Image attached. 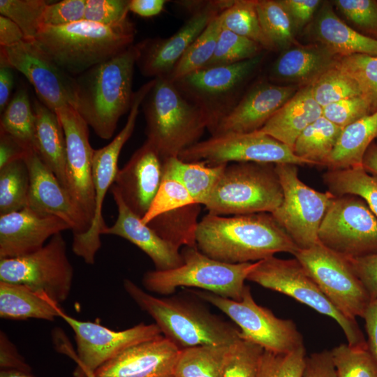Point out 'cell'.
<instances>
[{
	"mask_svg": "<svg viewBox=\"0 0 377 377\" xmlns=\"http://www.w3.org/2000/svg\"><path fill=\"white\" fill-rule=\"evenodd\" d=\"M196 246L211 258L228 264L258 262L277 253L299 250L270 213L224 216L207 214L199 221Z\"/></svg>",
	"mask_w": 377,
	"mask_h": 377,
	"instance_id": "cell-1",
	"label": "cell"
},
{
	"mask_svg": "<svg viewBox=\"0 0 377 377\" xmlns=\"http://www.w3.org/2000/svg\"><path fill=\"white\" fill-rule=\"evenodd\" d=\"M139 43L75 76V109L97 136L111 138L117 123L130 110Z\"/></svg>",
	"mask_w": 377,
	"mask_h": 377,
	"instance_id": "cell-2",
	"label": "cell"
},
{
	"mask_svg": "<svg viewBox=\"0 0 377 377\" xmlns=\"http://www.w3.org/2000/svg\"><path fill=\"white\" fill-rule=\"evenodd\" d=\"M135 32L128 17L110 25L83 20L61 27L43 25L34 40L62 69L77 76L133 45Z\"/></svg>",
	"mask_w": 377,
	"mask_h": 377,
	"instance_id": "cell-3",
	"label": "cell"
},
{
	"mask_svg": "<svg viewBox=\"0 0 377 377\" xmlns=\"http://www.w3.org/2000/svg\"><path fill=\"white\" fill-rule=\"evenodd\" d=\"M125 291L155 321L163 336L179 349L200 346H227L241 339L238 327L203 306L175 297L153 296L130 279Z\"/></svg>",
	"mask_w": 377,
	"mask_h": 377,
	"instance_id": "cell-4",
	"label": "cell"
},
{
	"mask_svg": "<svg viewBox=\"0 0 377 377\" xmlns=\"http://www.w3.org/2000/svg\"><path fill=\"white\" fill-rule=\"evenodd\" d=\"M142 105L146 141L163 161L179 157L198 142L208 128L202 110L186 98L168 76L154 78Z\"/></svg>",
	"mask_w": 377,
	"mask_h": 377,
	"instance_id": "cell-5",
	"label": "cell"
},
{
	"mask_svg": "<svg viewBox=\"0 0 377 377\" xmlns=\"http://www.w3.org/2000/svg\"><path fill=\"white\" fill-rule=\"evenodd\" d=\"M282 200L275 164L238 162L226 165L205 206L219 216L271 214Z\"/></svg>",
	"mask_w": 377,
	"mask_h": 377,
	"instance_id": "cell-6",
	"label": "cell"
},
{
	"mask_svg": "<svg viewBox=\"0 0 377 377\" xmlns=\"http://www.w3.org/2000/svg\"><path fill=\"white\" fill-rule=\"evenodd\" d=\"M181 254L184 263L179 267L145 272L142 279L145 289L168 295L179 287H193L240 301L246 287L244 281L256 264L222 263L205 255L197 246H184Z\"/></svg>",
	"mask_w": 377,
	"mask_h": 377,
	"instance_id": "cell-7",
	"label": "cell"
},
{
	"mask_svg": "<svg viewBox=\"0 0 377 377\" xmlns=\"http://www.w3.org/2000/svg\"><path fill=\"white\" fill-rule=\"evenodd\" d=\"M246 280L293 297L332 318L342 329L348 345L367 346L356 320L346 317L334 306L295 258L281 259L273 256L258 261Z\"/></svg>",
	"mask_w": 377,
	"mask_h": 377,
	"instance_id": "cell-8",
	"label": "cell"
},
{
	"mask_svg": "<svg viewBox=\"0 0 377 377\" xmlns=\"http://www.w3.org/2000/svg\"><path fill=\"white\" fill-rule=\"evenodd\" d=\"M150 80L134 92L126 123L120 132L107 145L94 149L92 179L95 195V209L91 226L84 233L73 234L72 249L89 265H93L101 246V236L107 226L103 217V206L105 195L114 184L118 172V160L121 151L135 129L140 105L151 89Z\"/></svg>",
	"mask_w": 377,
	"mask_h": 377,
	"instance_id": "cell-9",
	"label": "cell"
},
{
	"mask_svg": "<svg viewBox=\"0 0 377 377\" xmlns=\"http://www.w3.org/2000/svg\"><path fill=\"white\" fill-rule=\"evenodd\" d=\"M228 316L238 327L240 337L265 350L286 353L304 346L303 337L290 319L276 317L269 309L258 304L250 287L246 286L242 299L236 301L207 291H193Z\"/></svg>",
	"mask_w": 377,
	"mask_h": 377,
	"instance_id": "cell-10",
	"label": "cell"
},
{
	"mask_svg": "<svg viewBox=\"0 0 377 377\" xmlns=\"http://www.w3.org/2000/svg\"><path fill=\"white\" fill-rule=\"evenodd\" d=\"M297 166L275 164L283 200L271 214L298 249L303 250L319 242L320 226L336 196L328 191L320 192L304 184L299 178Z\"/></svg>",
	"mask_w": 377,
	"mask_h": 377,
	"instance_id": "cell-11",
	"label": "cell"
},
{
	"mask_svg": "<svg viewBox=\"0 0 377 377\" xmlns=\"http://www.w3.org/2000/svg\"><path fill=\"white\" fill-rule=\"evenodd\" d=\"M73 267L61 233L27 255L0 259V281L26 286L59 304L68 297Z\"/></svg>",
	"mask_w": 377,
	"mask_h": 377,
	"instance_id": "cell-12",
	"label": "cell"
},
{
	"mask_svg": "<svg viewBox=\"0 0 377 377\" xmlns=\"http://www.w3.org/2000/svg\"><path fill=\"white\" fill-rule=\"evenodd\" d=\"M262 61L261 54L233 64L202 68L173 82L186 98L202 110L211 133L240 100V89Z\"/></svg>",
	"mask_w": 377,
	"mask_h": 377,
	"instance_id": "cell-13",
	"label": "cell"
},
{
	"mask_svg": "<svg viewBox=\"0 0 377 377\" xmlns=\"http://www.w3.org/2000/svg\"><path fill=\"white\" fill-rule=\"evenodd\" d=\"M318 238L322 245L348 258L377 254V216L359 196H336Z\"/></svg>",
	"mask_w": 377,
	"mask_h": 377,
	"instance_id": "cell-14",
	"label": "cell"
},
{
	"mask_svg": "<svg viewBox=\"0 0 377 377\" xmlns=\"http://www.w3.org/2000/svg\"><path fill=\"white\" fill-rule=\"evenodd\" d=\"M178 158L209 165L256 162L313 166L297 157L290 147L260 130L211 135L185 149Z\"/></svg>",
	"mask_w": 377,
	"mask_h": 377,
	"instance_id": "cell-15",
	"label": "cell"
},
{
	"mask_svg": "<svg viewBox=\"0 0 377 377\" xmlns=\"http://www.w3.org/2000/svg\"><path fill=\"white\" fill-rule=\"evenodd\" d=\"M294 256L339 311L350 319L363 318L371 299L347 258L320 242Z\"/></svg>",
	"mask_w": 377,
	"mask_h": 377,
	"instance_id": "cell-16",
	"label": "cell"
},
{
	"mask_svg": "<svg viewBox=\"0 0 377 377\" xmlns=\"http://www.w3.org/2000/svg\"><path fill=\"white\" fill-rule=\"evenodd\" d=\"M60 318L68 325L75 335L77 353L71 356L77 364L74 377H88L125 349L163 336L155 323H141L124 330L115 331L98 323L77 320L63 311Z\"/></svg>",
	"mask_w": 377,
	"mask_h": 377,
	"instance_id": "cell-17",
	"label": "cell"
},
{
	"mask_svg": "<svg viewBox=\"0 0 377 377\" xmlns=\"http://www.w3.org/2000/svg\"><path fill=\"white\" fill-rule=\"evenodd\" d=\"M15 69L32 84L39 100L50 110L71 105L75 108V77L62 69L34 40H24L8 47H1Z\"/></svg>",
	"mask_w": 377,
	"mask_h": 377,
	"instance_id": "cell-18",
	"label": "cell"
},
{
	"mask_svg": "<svg viewBox=\"0 0 377 377\" xmlns=\"http://www.w3.org/2000/svg\"><path fill=\"white\" fill-rule=\"evenodd\" d=\"M233 0L195 1L193 14L173 35L166 38H149L139 43L137 65L146 77L169 76L177 61L210 22L228 8Z\"/></svg>",
	"mask_w": 377,
	"mask_h": 377,
	"instance_id": "cell-19",
	"label": "cell"
},
{
	"mask_svg": "<svg viewBox=\"0 0 377 377\" xmlns=\"http://www.w3.org/2000/svg\"><path fill=\"white\" fill-rule=\"evenodd\" d=\"M66 141V190L91 223L95 209L92 179L94 149L89 140V126L77 110L64 106L56 111Z\"/></svg>",
	"mask_w": 377,
	"mask_h": 377,
	"instance_id": "cell-20",
	"label": "cell"
},
{
	"mask_svg": "<svg viewBox=\"0 0 377 377\" xmlns=\"http://www.w3.org/2000/svg\"><path fill=\"white\" fill-rule=\"evenodd\" d=\"M24 160L30 177L26 207L60 218L70 226L73 234L87 231L91 222L37 153L29 151Z\"/></svg>",
	"mask_w": 377,
	"mask_h": 377,
	"instance_id": "cell-21",
	"label": "cell"
},
{
	"mask_svg": "<svg viewBox=\"0 0 377 377\" xmlns=\"http://www.w3.org/2000/svg\"><path fill=\"white\" fill-rule=\"evenodd\" d=\"M66 230L70 226L60 218L29 207L0 215V259L37 251Z\"/></svg>",
	"mask_w": 377,
	"mask_h": 377,
	"instance_id": "cell-22",
	"label": "cell"
},
{
	"mask_svg": "<svg viewBox=\"0 0 377 377\" xmlns=\"http://www.w3.org/2000/svg\"><path fill=\"white\" fill-rule=\"evenodd\" d=\"M179 352L161 336L125 349L88 377H174Z\"/></svg>",
	"mask_w": 377,
	"mask_h": 377,
	"instance_id": "cell-23",
	"label": "cell"
},
{
	"mask_svg": "<svg viewBox=\"0 0 377 377\" xmlns=\"http://www.w3.org/2000/svg\"><path fill=\"white\" fill-rule=\"evenodd\" d=\"M163 163L147 142L118 170L114 184L126 206L141 219L148 212L163 179Z\"/></svg>",
	"mask_w": 377,
	"mask_h": 377,
	"instance_id": "cell-24",
	"label": "cell"
},
{
	"mask_svg": "<svg viewBox=\"0 0 377 377\" xmlns=\"http://www.w3.org/2000/svg\"><path fill=\"white\" fill-rule=\"evenodd\" d=\"M296 92V87L292 86L267 82L255 84L219 121L211 135L260 130Z\"/></svg>",
	"mask_w": 377,
	"mask_h": 377,
	"instance_id": "cell-25",
	"label": "cell"
},
{
	"mask_svg": "<svg viewBox=\"0 0 377 377\" xmlns=\"http://www.w3.org/2000/svg\"><path fill=\"white\" fill-rule=\"evenodd\" d=\"M111 193L118 214L114 223L107 226L103 235L120 237L138 246L150 258L156 270L166 271L181 266L184 260L180 249L162 239L144 224L141 219L126 206L113 185Z\"/></svg>",
	"mask_w": 377,
	"mask_h": 377,
	"instance_id": "cell-26",
	"label": "cell"
},
{
	"mask_svg": "<svg viewBox=\"0 0 377 377\" xmlns=\"http://www.w3.org/2000/svg\"><path fill=\"white\" fill-rule=\"evenodd\" d=\"M311 32L320 45L337 57L355 54L377 56V40L346 24L329 3H325L318 10Z\"/></svg>",
	"mask_w": 377,
	"mask_h": 377,
	"instance_id": "cell-27",
	"label": "cell"
},
{
	"mask_svg": "<svg viewBox=\"0 0 377 377\" xmlns=\"http://www.w3.org/2000/svg\"><path fill=\"white\" fill-rule=\"evenodd\" d=\"M337 59L320 44H298L282 51L272 66L270 77L306 86L334 66Z\"/></svg>",
	"mask_w": 377,
	"mask_h": 377,
	"instance_id": "cell-28",
	"label": "cell"
},
{
	"mask_svg": "<svg viewBox=\"0 0 377 377\" xmlns=\"http://www.w3.org/2000/svg\"><path fill=\"white\" fill-rule=\"evenodd\" d=\"M322 116L310 84L302 87L260 129L292 149L301 133Z\"/></svg>",
	"mask_w": 377,
	"mask_h": 377,
	"instance_id": "cell-29",
	"label": "cell"
},
{
	"mask_svg": "<svg viewBox=\"0 0 377 377\" xmlns=\"http://www.w3.org/2000/svg\"><path fill=\"white\" fill-rule=\"evenodd\" d=\"M36 152L66 189V141L57 114L35 99Z\"/></svg>",
	"mask_w": 377,
	"mask_h": 377,
	"instance_id": "cell-30",
	"label": "cell"
},
{
	"mask_svg": "<svg viewBox=\"0 0 377 377\" xmlns=\"http://www.w3.org/2000/svg\"><path fill=\"white\" fill-rule=\"evenodd\" d=\"M62 310L47 295L21 284L0 281V317L53 321Z\"/></svg>",
	"mask_w": 377,
	"mask_h": 377,
	"instance_id": "cell-31",
	"label": "cell"
},
{
	"mask_svg": "<svg viewBox=\"0 0 377 377\" xmlns=\"http://www.w3.org/2000/svg\"><path fill=\"white\" fill-rule=\"evenodd\" d=\"M377 138V111L342 129L325 167L339 170L362 166L364 154Z\"/></svg>",
	"mask_w": 377,
	"mask_h": 377,
	"instance_id": "cell-32",
	"label": "cell"
},
{
	"mask_svg": "<svg viewBox=\"0 0 377 377\" xmlns=\"http://www.w3.org/2000/svg\"><path fill=\"white\" fill-rule=\"evenodd\" d=\"M227 164L209 165L203 162H186L178 157L163 161V176L179 182L195 202L205 205Z\"/></svg>",
	"mask_w": 377,
	"mask_h": 377,
	"instance_id": "cell-33",
	"label": "cell"
},
{
	"mask_svg": "<svg viewBox=\"0 0 377 377\" xmlns=\"http://www.w3.org/2000/svg\"><path fill=\"white\" fill-rule=\"evenodd\" d=\"M342 129L321 116L298 136L293 148V152L312 165L325 166Z\"/></svg>",
	"mask_w": 377,
	"mask_h": 377,
	"instance_id": "cell-34",
	"label": "cell"
},
{
	"mask_svg": "<svg viewBox=\"0 0 377 377\" xmlns=\"http://www.w3.org/2000/svg\"><path fill=\"white\" fill-rule=\"evenodd\" d=\"M323 180L327 191L335 196L349 194L360 197L377 216V175L359 166L327 170Z\"/></svg>",
	"mask_w": 377,
	"mask_h": 377,
	"instance_id": "cell-35",
	"label": "cell"
},
{
	"mask_svg": "<svg viewBox=\"0 0 377 377\" xmlns=\"http://www.w3.org/2000/svg\"><path fill=\"white\" fill-rule=\"evenodd\" d=\"M0 130L6 132L28 151H36V114L27 90L19 88L1 113Z\"/></svg>",
	"mask_w": 377,
	"mask_h": 377,
	"instance_id": "cell-36",
	"label": "cell"
},
{
	"mask_svg": "<svg viewBox=\"0 0 377 377\" xmlns=\"http://www.w3.org/2000/svg\"><path fill=\"white\" fill-rule=\"evenodd\" d=\"M231 345L200 346L180 350L174 377H223Z\"/></svg>",
	"mask_w": 377,
	"mask_h": 377,
	"instance_id": "cell-37",
	"label": "cell"
},
{
	"mask_svg": "<svg viewBox=\"0 0 377 377\" xmlns=\"http://www.w3.org/2000/svg\"><path fill=\"white\" fill-rule=\"evenodd\" d=\"M220 17L223 29L250 39L265 50H276L261 27L256 0H233Z\"/></svg>",
	"mask_w": 377,
	"mask_h": 377,
	"instance_id": "cell-38",
	"label": "cell"
},
{
	"mask_svg": "<svg viewBox=\"0 0 377 377\" xmlns=\"http://www.w3.org/2000/svg\"><path fill=\"white\" fill-rule=\"evenodd\" d=\"M261 27L276 50L298 45L292 20L280 0H256Z\"/></svg>",
	"mask_w": 377,
	"mask_h": 377,
	"instance_id": "cell-39",
	"label": "cell"
},
{
	"mask_svg": "<svg viewBox=\"0 0 377 377\" xmlns=\"http://www.w3.org/2000/svg\"><path fill=\"white\" fill-rule=\"evenodd\" d=\"M29 186V171L24 159L0 168V215L26 207Z\"/></svg>",
	"mask_w": 377,
	"mask_h": 377,
	"instance_id": "cell-40",
	"label": "cell"
},
{
	"mask_svg": "<svg viewBox=\"0 0 377 377\" xmlns=\"http://www.w3.org/2000/svg\"><path fill=\"white\" fill-rule=\"evenodd\" d=\"M220 14L210 22L177 61L168 76L172 82L202 68L211 59L222 30Z\"/></svg>",
	"mask_w": 377,
	"mask_h": 377,
	"instance_id": "cell-41",
	"label": "cell"
},
{
	"mask_svg": "<svg viewBox=\"0 0 377 377\" xmlns=\"http://www.w3.org/2000/svg\"><path fill=\"white\" fill-rule=\"evenodd\" d=\"M335 66L352 77L371 113L377 111V56L355 54L337 57Z\"/></svg>",
	"mask_w": 377,
	"mask_h": 377,
	"instance_id": "cell-42",
	"label": "cell"
},
{
	"mask_svg": "<svg viewBox=\"0 0 377 377\" xmlns=\"http://www.w3.org/2000/svg\"><path fill=\"white\" fill-rule=\"evenodd\" d=\"M310 87L313 98L321 108L343 99L361 96L355 81L335 64L317 77Z\"/></svg>",
	"mask_w": 377,
	"mask_h": 377,
	"instance_id": "cell-43",
	"label": "cell"
},
{
	"mask_svg": "<svg viewBox=\"0 0 377 377\" xmlns=\"http://www.w3.org/2000/svg\"><path fill=\"white\" fill-rule=\"evenodd\" d=\"M330 353L337 377H377V364L368 346L341 343Z\"/></svg>",
	"mask_w": 377,
	"mask_h": 377,
	"instance_id": "cell-44",
	"label": "cell"
},
{
	"mask_svg": "<svg viewBox=\"0 0 377 377\" xmlns=\"http://www.w3.org/2000/svg\"><path fill=\"white\" fill-rule=\"evenodd\" d=\"M263 50L257 43L222 29L214 54L202 68L230 65L250 59L261 54Z\"/></svg>",
	"mask_w": 377,
	"mask_h": 377,
	"instance_id": "cell-45",
	"label": "cell"
},
{
	"mask_svg": "<svg viewBox=\"0 0 377 377\" xmlns=\"http://www.w3.org/2000/svg\"><path fill=\"white\" fill-rule=\"evenodd\" d=\"M47 3L44 0H0V15L13 21L26 40H33L43 26Z\"/></svg>",
	"mask_w": 377,
	"mask_h": 377,
	"instance_id": "cell-46",
	"label": "cell"
},
{
	"mask_svg": "<svg viewBox=\"0 0 377 377\" xmlns=\"http://www.w3.org/2000/svg\"><path fill=\"white\" fill-rule=\"evenodd\" d=\"M264 349L244 339L232 344L223 377H257Z\"/></svg>",
	"mask_w": 377,
	"mask_h": 377,
	"instance_id": "cell-47",
	"label": "cell"
},
{
	"mask_svg": "<svg viewBox=\"0 0 377 377\" xmlns=\"http://www.w3.org/2000/svg\"><path fill=\"white\" fill-rule=\"evenodd\" d=\"M195 203L196 202L189 192L179 182L163 176L161 185L152 204L141 220L144 224L147 225L159 215Z\"/></svg>",
	"mask_w": 377,
	"mask_h": 377,
	"instance_id": "cell-48",
	"label": "cell"
},
{
	"mask_svg": "<svg viewBox=\"0 0 377 377\" xmlns=\"http://www.w3.org/2000/svg\"><path fill=\"white\" fill-rule=\"evenodd\" d=\"M306 357L304 346L286 353L264 350L257 377H302Z\"/></svg>",
	"mask_w": 377,
	"mask_h": 377,
	"instance_id": "cell-49",
	"label": "cell"
},
{
	"mask_svg": "<svg viewBox=\"0 0 377 377\" xmlns=\"http://www.w3.org/2000/svg\"><path fill=\"white\" fill-rule=\"evenodd\" d=\"M334 3L365 36L377 40V1L336 0Z\"/></svg>",
	"mask_w": 377,
	"mask_h": 377,
	"instance_id": "cell-50",
	"label": "cell"
},
{
	"mask_svg": "<svg viewBox=\"0 0 377 377\" xmlns=\"http://www.w3.org/2000/svg\"><path fill=\"white\" fill-rule=\"evenodd\" d=\"M370 114L362 96L343 99L322 108V116L342 128Z\"/></svg>",
	"mask_w": 377,
	"mask_h": 377,
	"instance_id": "cell-51",
	"label": "cell"
},
{
	"mask_svg": "<svg viewBox=\"0 0 377 377\" xmlns=\"http://www.w3.org/2000/svg\"><path fill=\"white\" fill-rule=\"evenodd\" d=\"M128 0H87L84 20L103 25L128 18Z\"/></svg>",
	"mask_w": 377,
	"mask_h": 377,
	"instance_id": "cell-52",
	"label": "cell"
},
{
	"mask_svg": "<svg viewBox=\"0 0 377 377\" xmlns=\"http://www.w3.org/2000/svg\"><path fill=\"white\" fill-rule=\"evenodd\" d=\"M87 0H63L48 3L43 15V25L61 27L84 20Z\"/></svg>",
	"mask_w": 377,
	"mask_h": 377,
	"instance_id": "cell-53",
	"label": "cell"
},
{
	"mask_svg": "<svg viewBox=\"0 0 377 377\" xmlns=\"http://www.w3.org/2000/svg\"><path fill=\"white\" fill-rule=\"evenodd\" d=\"M348 259L354 272L362 282L371 300L376 298L377 254Z\"/></svg>",
	"mask_w": 377,
	"mask_h": 377,
	"instance_id": "cell-54",
	"label": "cell"
},
{
	"mask_svg": "<svg viewBox=\"0 0 377 377\" xmlns=\"http://www.w3.org/2000/svg\"><path fill=\"white\" fill-rule=\"evenodd\" d=\"M0 370H17L31 373L30 365L2 330L0 332Z\"/></svg>",
	"mask_w": 377,
	"mask_h": 377,
	"instance_id": "cell-55",
	"label": "cell"
},
{
	"mask_svg": "<svg viewBox=\"0 0 377 377\" xmlns=\"http://www.w3.org/2000/svg\"><path fill=\"white\" fill-rule=\"evenodd\" d=\"M288 11L295 31L302 29L312 18L321 1L280 0Z\"/></svg>",
	"mask_w": 377,
	"mask_h": 377,
	"instance_id": "cell-56",
	"label": "cell"
},
{
	"mask_svg": "<svg viewBox=\"0 0 377 377\" xmlns=\"http://www.w3.org/2000/svg\"><path fill=\"white\" fill-rule=\"evenodd\" d=\"M302 377H337L330 350H322L306 357Z\"/></svg>",
	"mask_w": 377,
	"mask_h": 377,
	"instance_id": "cell-57",
	"label": "cell"
},
{
	"mask_svg": "<svg viewBox=\"0 0 377 377\" xmlns=\"http://www.w3.org/2000/svg\"><path fill=\"white\" fill-rule=\"evenodd\" d=\"M28 152L13 137L0 130V168L24 159Z\"/></svg>",
	"mask_w": 377,
	"mask_h": 377,
	"instance_id": "cell-58",
	"label": "cell"
},
{
	"mask_svg": "<svg viewBox=\"0 0 377 377\" xmlns=\"http://www.w3.org/2000/svg\"><path fill=\"white\" fill-rule=\"evenodd\" d=\"M14 68L0 51V112L5 110L10 101L14 84Z\"/></svg>",
	"mask_w": 377,
	"mask_h": 377,
	"instance_id": "cell-59",
	"label": "cell"
},
{
	"mask_svg": "<svg viewBox=\"0 0 377 377\" xmlns=\"http://www.w3.org/2000/svg\"><path fill=\"white\" fill-rule=\"evenodd\" d=\"M362 318L365 321L368 349L377 364V297L371 301Z\"/></svg>",
	"mask_w": 377,
	"mask_h": 377,
	"instance_id": "cell-60",
	"label": "cell"
},
{
	"mask_svg": "<svg viewBox=\"0 0 377 377\" xmlns=\"http://www.w3.org/2000/svg\"><path fill=\"white\" fill-rule=\"evenodd\" d=\"M25 40L20 28L9 18L0 15V45L8 47Z\"/></svg>",
	"mask_w": 377,
	"mask_h": 377,
	"instance_id": "cell-61",
	"label": "cell"
},
{
	"mask_svg": "<svg viewBox=\"0 0 377 377\" xmlns=\"http://www.w3.org/2000/svg\"><path fill=\"white\" fill-rule=\"evenodd\" d=\"M167 2L165 0H129L128 10L141 17H153L163 10Z\"/></svg>",
	"mask_w": 377,
	"mask_h": 377,
	"instance_id": "cell-62",
	"label": "cell"
},
{
	"mask_svg": "<svg viewBox=\"0 0 377 377\" xmlns=\"http://www.w3.org/2000/svg\"><path fill=\"white\" fill-rule=\"evenodd\" d=\"M362 167L369 172L377 175V143L368 147L362 161Z\"/></svg>",
	"mask_w": 377,
	"mask_h": 377,
	"instance_id": "cell-63",
	"label": "cell"
},
{
	"mask_svg": "<svg viewBox=\"0 0 377 377\" xmlns=\"http://www.w3.org/2000/svg\"><path fill=\"white\" fill-rule=\"evenodd\" d=\"M0 377H34L32 373L17 370L0 371Z\"/></svg>",
	"mask_w": 377,
	"mask_h": 377,
	"instance_id": "cell-64",
	"label": "cell"
}]
</instances>
